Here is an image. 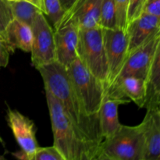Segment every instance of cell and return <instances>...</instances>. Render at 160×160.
<instances>
[{
  "label": "cell",
  "mask_w": 160,
  "mask_h": 160,
  "mask_svg": "<svg viewBox=\"0 0 160 160\" xmlns=\"http://www.w3.org/2000/svg\"><path fill=\"white\" fill-rule=\"evenodd\" d=\"M127 103H129V102L105 97L98 113L99 129L102 142L112 137L119 129L121 125L119 120V106Z\"/></svg>",
  "instance_id": "cell-15"
},
{
  "label": "cell",
  "mask_w": 160,
  "mask_h": 160,
  "mask_svg": "<svg viewBox=\"0 0 160 160\" xmlns=\"http://www.w3.org/2000/svg\"><path fill=\"white\" fill-rule=\"evenodd\" d=\"M8 2H17V1H20V0H7Z\"/></svg>",
  "instance_id": "cell-31"
},
{
  "label": "cell",
  "mask_w": 160,
  "mask_h": 160,
  "mask_svg": "<svg viewBox=\"0 0 160 160\" xmlns=\"http://www.w3.org/2000/svg\"><path fill=\"white\" fill-rule=\"evenodd\" d=\"M144 128L121 124L117 132L102 142L99 152L116 160H142L144 156Z\"/></svg>",
  "instance_id": "cell-5"
},
{
  "label": "cell",
  "mask_w": 160,
  "mask_h": 160,
  "mask_svg": "<svg viewBox=\"0 0 160 160\" xmlns=\"http://www.w3.org/2000/svg\"><path fill=\"white\" fill-rule=\"evenodd\" d=\"M106 97L134 102L144 108L146 97L145 79L137 77H126L117 81L106 89Z\"/></svg>",
  "instance_id": "cell-11"
},
{
  "label": "cell",
  "mask_w": 160,
  "mask_h": 160,
  "mask_svg": "<svg viewBox=\"0 0 160 160\" xmlns=\"http://www.w3.org/2000/svg\"><path fill=\"white\" fill-rule=\"evenodd\" d=\"M59 1H60L61 6H62V9H63L64 11L67 12L71 9L72 6H73V4L76 2L77 0H59Z\"/></svg>",
  "instance_id": "cell-27"
},
{
  "label": "cell",
  "mask_w": 160,
  "mask_h": 160,
  "mask_svg": "<svg viewBox=\"0 0 160 160\" xmlns=\"http://www.w3.org/2000/svg\"><path fill=\"white\" fill-rule=\"evenodd\" d=\"M159 31L160 17L142 12L138 17L130 22L127 28L128 54L142 46L152 36Z\"/></svg>",
  "instance_id": "cell-12"
},
{
  "label": "cell",
  "mask_w": 160,
  "mask_h": 160,
  "mask_svg": "<svg viewBox=\"0 0 160 160\" xmlns=\"http://www.w3.org/2000/svg\"><path fill=\"white\" fill-rule=\"evenodd\" d=\"M116 27L126 31L128 25V7L129 0H114Z\"/></svg>",
  "instance_id": "cell-21"
},
{
  "label": "cell",
  "mask_w": 160,
  "mask_h": 160,
  "mask_svg": "<svg viewBox=\"0 0 160 160\" xmlns=\"http://www.w3.org/2000/svg\"><path fill=\"white\" fill-rule=\"evenodd\" d=\"M51 120L53 146L65 160H80L84 146L76 128L68 118L58 100L45 90Z\"/></svg>",
  "instance_id": "cell-2"
},
{
  "label": "cell",
  "mask_w": 160,
  "mask_h": 160,
  "mask_svg": "<svg viewBox=\"0 0 160 160\" xmlns=\"http://www.w3.org/2000/svg\"><path fill=\"white\" fill-rule=\"evenodd\" d=\"M13 20L9 2L0 0V34L3 36L8 25Z\"/></svg>",
  "instance_id": "cell-23"
},
{
  "label": "cell",
  "mask_w": 160,
  "mask_h": 160,
  "mask_svg": "<svg viewBox=\"0 0 160 160\" xmlns=\"http://www.w3.org/2000/svg\"><path fill=\"white\" fill-rule=\"evenodd\" d=\"M159 45L160 31L152 36L142 46L128 55L121 70L112 84L126 77H137L145 79L153 56Z\"/></svg>",
  "instance_id": "cell-8"
},
{
  "label": "cell",
  "mask_w": 160,
  "mask_h": 160,
  "mask_svg": "<svg viewBox=\"0 0 160 160\" xmlns=\"http://www.w3.org/2000/svg\"><path fill=\"white\" fill-rule=\"evenodd\" d=\"M99 26L103 29H115V7L114 0H102L100 10Z\"/></svg>",
  "instance_id": "cell-20"
},
{
  "label": "cell",
  "mask_w": 160,
  "mask_h": 160,
  "mask_svg": "<svg viewBox=\"0 0 160 160\" xmlns=\"http://www.w3.org/2000/svg\"><path fill=\"white\" fill-rule=\"evenodd\" d=\"M0 160H8V159H6V158H5V156H1V155H0Z\"/></svg>",
  "instance_id": "cell-30"
},
{
  "label": "cell",
  "mask_w": 160,
  "mask_h": 160,
  "mask_svg": "<svg viewBox=\"0 0 160 160\" xmlns=\"http://www.w3.org/2000/svg\"><path fill=\"white\" fill-rule=\"evenodd\" d=\"M9 5L13 18L23 22L31 27L38 14L39 12H42L37 6L23 0L9 2Z\"/></svg>",
  "instance_id": "cell-18"
},
{
  "label": "cell",
  "mask_w": 160,
  "mask_h": 160,
  "mask_svg": "<svg viewBox=\"0 0 160 160\" xmlns=\"http://www.w3.org/2000/svg\"><path fill=\"white\" fill-rule=\"evenodd\" d=\"M97 157L98 156H93V155H91L89 153L83 151L81 155L80 160H97Z\"/></svg>",
  "instance_id": "cell-28"
},
{
  "label": "cell",
  "mask_w": 160,
  "mask_h": 160,
  "mask_svg": "<svg viewBox=\"0 0 160 160\" xmlns=\"http://www.w3.org/2000/svg\"><path fill=\"white\" fill-rule=\"evenodd\" d=\"M2 37L12 53L16 49L25 52H31L33 33L30 25L13 18L8 25Z\"/></svg>",
  "instance_id": "cell-16"
},
{
  "label": "cell",
  "mask_w": 160,
  "mask_h": 160,
  "mask_svg": "<svg viewBox=\"0 0 160 160\" xmlns=\"http://www.w3.org/2000/svg\"><path fill=\"white\" fill-rule=\"evenodd\" d=\"M11 51L4 38L0 34V68L7 67L9 61Z\"/></svg>",
  "instance_id": "cell-25"
},
{
  "label": "cell",
  "mask_w": 160,
  "mask_h": 160,
  "mask_svg": "<svg viewBox=\"0 0 160 160\" xmlns=\"http://www.w3.org/2000/svg\"><path fill=\"white\" fill-rule=\"evenodd\" d=\"M75 91L88 116L98 120L106 88L81 62L78 56L67 67Z\"/></svg>",
  "instance_id": "cell-3"
},
{
  "label": "cell",
  "mask_w": 160,
  "mask_h": 160,
  "mask_svg": "<svg viewBox=\"0 0 160 160\" xmlns=\"http://www.w3.org/2000/svg\"><path fill=\"white\" fill-rule=\"evenodd\" d=\"M102 2V0H77L71 9L66 12L62 23L71 22L79 30L99 26Z\"/></svg>",
  "instance_id": "cell-13"
},
{
  "label": "cell",
  "mask_w": 160,
  "mask_h": 160,
  "mask_svg": "<svg viewBox=\"0 0 160 160\" xmlns=\"http://www.w3.org/2000/svg\"><path fill=\"white\" fill-rule=\"evenodd\" d=\"M42 12L48 17L52 23L53 29L59 28L65 17L66 12L62 9L59 0H42Z\"/></svg>",
  "instance_id": "cell-19"
},
{
  "label": "cell",
  "mask_w": 160,
  "mask_h": 160,
  "mask_svg": "<svg viewBox=\"0 0 160 160\" xmlns=\"http://www.w3.org/2000/svg\"><path fill=\"white\" fill-rule=\"evenodd\" d=\"M97 160H116L114 159H112L110 157H108L106 155L102 154V153H98V157H97Z\"/></svg>",
  "instance_id": "cell-29"
},
{
  "label": "cell",
  "mask_w": 160,
  "mask_h": 160,
  "mask_svg": "<svg viewBox=\"0 0 160 160\" xmlns=\"http://www.w3.org/2000/svg\"><path fill=\"white\" fill-rule=\"evenodd\" d=\"M142 123L145 138L142 160H160V108L148 109Z\"/></svg>",
  "instance_id": "cell-14"
},
{
  "label": "cell",
  "mask_w": 160,
  "mask_h": 160,
  "mask_svg": "<svg viewBox=\"0 0 160 160\" xmlns=\"http://www.w3.org/2000/svg\"><path fill=\"white\" fill-rule=\"evenodd\" d=\"M103 42L109 71L108 88L118 76L128 56V40L126 31L118 28L103 29Z\"/></svg>",
  "instance_id": "cell-7"
},
{
  "label": "cell",
  "mask_w": 160,
  "mask_h": 160,
  "mask_svg": "<svg viewBox=\"0 0 160 160\" xmlns=\"http://www.w3.org/2000/svg\"><path fill=\"white\" fill-rule=\"evenodd\" d=\"M79 28L71 22L62 23L54 30L56 61L67 67L78 56Z\"/></svg>",
  "instance_id": "cell-10"
},
{
  "label": "cell",
  "mask_w": 160,
  "mask_h": 160,
  "mask_svg": "<svg viewBox=\"0 0 160 160\" xmlns=\"http://www.w3.org/2000/svg\"><path fill=\"white\" fill-rule=\"evenodd\" d=\"M77 53L84 67L107 88L109 71L101 27L80 30Z\"/></svg>",
  "instance_id": "cell-4"
},
{
  "label": "cell",
  "mask_w": 160,
  "mask_h": 160,
  "mask_svg": "<svg viewBox=\"0 0 160 160\" xmlns=\"http://www.w3.org/2000/svg\"><path fill=\"white\" fill-rule=\"evenodd\" d=\"M28 160H65L54 146L39 147L34 154Z\"/></svg>",
  "instance_id": "cell-22"
},
{
  "label": "cell",
  "mask_w": 160,
  "mask_h": 160,
  "mask_svg": "<svg viewBox=\"0 0 160 160\" xmlns=\"http://www.w3.org/2000/svg\"><path fill=\"white\" fill-rule=\"evenodd\" d=\"M6 118L14 138L23 154L24 160H28L40 147L36 138L34 123L18 110L9 107L6 112Z\"/></svg>",
  "instance_id": "cell-9"
},
{
  "label": "cell",
  "mask_w": 160,
  "mask_h": 160,
  "mask_svg": "<svg viewBox=\"0 0 160 160\" xmlns=\"http://www.w3.org/2000/svg\"><path fill=\"white\" fill-rule=\"evenodd\" d=\"M143 12L160 17V0H145Z\"/></svg>",
  "instance_id": "cell-26"
},
{
  "label": "cell",
  "mask_w": 160,
  "mask_h": 160,
  "mask_svg": "<svg viewBox=\"0 0 160 160\" xmlns=\"http://www.w3.org/2000/svg\"><path fill=\"white\" fill-rule=\"evenodd\" d=\"M31 62L34 67L38 69L56 61L54 29L43 12L38 14L31 25Z\"/></svg>",
  "instance_id": "cell-6"
},
{
  "label": "cell",
  "mask_w": 160,
  "mask_h": 160,
  "mask_svg": "<svg viewBox=\"0 0 160 160\" xmlns=\"http://www.w3.org/2000/svg\"><path fill=\"white\" fill-rule=\"evenodd\" d=\"M145 0H129L128 7V23L138 17L143 12Z\"/></svg>",
  "instance_id": "cell-24"
},
{
  "label": "cell",
  "mask_w": 160,
  "mask_h": 160,
  "mask_svg": "<svg viewBox=\"0 0 160 160\" xmlns=\"http://www.w3.org/2000/svg\"><path fill=\"white\" fill-rule=\"evenodd\" d=\"M146 97L144 108H160V45L157 48L145 78Z\"/></svg>",
  "instance_id": "cell-17"
},
{
  "label": "cell",
  "mask_w": 160,
  "mask_h": 160,
  "mask_svg": "<svg viewBox=\"0 0 160 160\" xmlns=\"http://www.w3.org/2000/svg\"><path fill=\"white\" fill-rule=\"evenodd\" d=\"M48 90L60 103L84 143V151L98 156L102 142L98 120L88 117L81 102L67 67L58 62L37 69Z\"/></svg>",
  "instance_id": "cell-1"
}]
</instances>
